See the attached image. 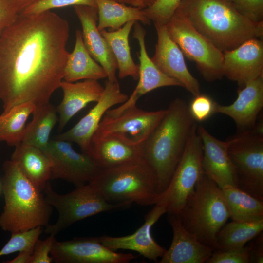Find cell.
<instances>
[{
    "label": "cell",
    "mask_w": 263,
    "mask_h": 263,
    "mask_svg": "<svg viewBox=\"0 0 263 263\" xmlns=\"http://www.w3.org/2000/svg\"><path fill=\"white\" fill-rule=\"evenodd\" d=\"M68 21L47 11L19 13L0 32V99L3 112L22 103L50 102L69 53Z\"/></svg>",
    "instance_id": "obj_1"
},
{
    "label": "cell",
    "mask_w": 263,
    "mask_h": 263,
    "mask_svg": "<svg viewBox=\"0 0 263 263\" xmlns=\"http://www.w3.org/2000/svg\"><path fill=\"white\" fill-rule=\"evenodd\" d=\"M196 125L186 101L176 98L142 144L143 158L157 178L160 195L167 188Z\"/></svg>",
    "instance_id": "obj_2"
},
{
    "label": "cell",
    "mask_w": 263,
    "mask_h": 263,
    "mask_svg": "<svg viewBox=\"0 0 263 263\" xmlns=\"http://www.w3.org/2000/svg\"><path fill=\"white\" fill-rule=\"evenodd\" d=\"M176 10L223 52L263 38V21L247 19L227 0H183Z\"/></svg>",
    "instance_id": "obj_3"
},
{
    "label": "cell",
    "mask_w": 263,
    "mask_h": 263,
    "mask_svg": "<svg viewBox=\"0 0 263 263\" xmlns=\"http://www.w3.org/2000/svg\"><path fill=\"white\" fill-rule=\"evenodd\" d=\"M3 170L2 190L5 205L0 215V227L12 233L48 225L52 207L42 191L11 160L3 163Z\"/></svg>",
    "instance_id": "obj_4"
},
{
    "label": "cell",
    "mask_w": 263,
    "mask_h": 263,
    "mask_svg": "<svg viewBox=\"0 0 263 263\" xmlns=\"http://www.w3.org/2000/svg\"><path fill=\"white\" fill-rule=\"evenodd\" d=\"M88 183L112 203L152 205L157 203L160 196L157 178L143 158L133 163L100 169Z\"/></svg>",
    "instance_id": "obj_5"
},
{
    "label": "cell",
    "mask_w": 263,
    "mask_h": 263,
    "mask_svg": "<svg viewBox=\"0 0 263 263\" xmlns=\"http://www.w3.org/2000/svg\"><path fill=\"white\" fill-rule=\"evenodd\" d=\"M178 215L188 231L214 250L217 234L230 218L221 188L204 172Z\"/></svg>",
    "instance_id": "obj_6"
},
{
    "label": "cell",
    "mask_w": 263,
    "mask_h": 263,
    "mask_svg": "<svg viewBox=\"0 0 263 263\" xmlns=\"http://www.w3.org/2000/svg\"><path fill=\"white\" fill-rule=\"evenodd\" d=\"M227 152L236 187L263 200V127L238 132L227 141Z\"/></svg>",
    "instance_id": "obj_7"
},
{
    "label": "cell",
    "mask_w": 263,
    "mask_h": 263,
    "mask_svg": "<svg viewBox=\"0 0 263 263\" xmlns=\"http://www.w3.org/2000/svg\"><path fill=\"white\" fill-rule=\"evenodd\" d=\"M47 202L58 212L56 222L46 226L45 232L56 235L78 221L98 213L130 206L115 204L106 200L91 183L76 186L72 191L59 194L49 182L43 190Z\"/></svg>",
    "instance_id": "obj_8"
},
{
    "label": "cell",
    "mask_w": 263,
    "mask_h": 263,
    "mask_svg": "<svg viewBox=\"0 0 263 263\" xmlns=\"http://www.w3.org/2000/svg\"><path fill=\"white\" fill-rule=\"evenodd\" d=\"M183 55L194 61L203 78L212 82L224 76L223 52L197 31L177 10L165 25Z\"/></svg>",
    "instance_id": "obj_9"
},
{
    "label": "cell",
    "mask_w": 263,
    "mask_h": 263,
    "mask_svg": "<svg viewBox=\"0 0 263 263\" xmlns=\"http://www.w3.org/2000/svg\"><path fill=\"white\" fill-rule=\"evenodd\" d=\"M197 127L192 130L167 188L160 195L157 203L166 205L167 213H179L203 173L202 143Z\"/></svg>",
    "instance_id": "obj_10"
},
{
    "label": "cell",
    "mask_w": 263,
    "mask_h": 263,
    "mask_svg": "<svg viewBox=\"0 0 263 263\" xmlns=\"http://www.w3.org/2000/svg\"><path fill=\"white\" fill-rule=\"evenodd\" d=\"M51 163L50 179H62L76 186L89 182L100 169L86 154L76 152L70 142L55 139L42 150Z\"/></svg>",
    "instance_id": "obj_11"
},
{
    "label": "cell",
    "mask_w": 263,
    "mask_h": 263,
    "mask_svg": "<svg viewBox=\"0 0 263 263\" xmlns=\"http://www.w3.org/2000/svg\"><path fill=\"white\" fill-rule=\"evenodd\" d=\"M166 109L146 111L132 106L115 117L104 115L94 134L111 133L134 144H142L158 124Z\"/></svg>",
    "instance_id": "obj_12"
},
{
    "label": "cell",
    "mask_w": 263,
    "mask_h": 263,
    "mask_svg": "<svg viewBox=\"0 0 263 263\" xmlns=\"http://www.w3.org/2000/svg\"><path fill=\"white\" fill-rule=\"evenodd\" d=\"M50 255L56 263H128L135 258L105 246L99 237H76L63 241L55 239Z\"/></svg>",
    "instance_id": "obj_13"
},
{
    "label": "cell",
    "mask_w": 263,
    "mask_h": 263,
    "mask_svg": "<svg viewBox=\"0 0 263 263\" xmlns=\"http://www.w3.org/2000/svg\"><path fill=\"white\" fill-rule=\"evenodd\" d=\"M104 87L101 97L88 113L55 139L75 143L82 153H87L91 138L107 111L115 105L124 103L129 97L121 92L118 81L113 82L107 79Z\"/></svg>",
    "instance_id": "obj_14"
},
{
    "label": "cell",
    "mask_w": 263,
    "mask_h": 263,
    "mask_svg": "<svg viewBox=\"0 0 263 263\" xmlns=\"http://www.w3.org/2000/svg\"><path fill=\"white\" fill-rule=\"evenodd\" d=\"M154 24L157 41L152 61L163 73L178 81L194 96L199 95V82L188 70L182 51L169 36L165 25Z\"/></svg>",
    "instance_id": "obj_15"
},
{
    "label": "cell",
    "mask_w": 263,
    "mask_h": 263,
    "mask_svg": "<svg viewBox=\"0 0 263 263\" xmlns=\"http://www.w3.org/2000/svg\"><path fill=\"white\" fill-rule=\"evenodd\" d=\"M224 76L242 88L248 82L263 76V42L248 39L236 48L223 52Z\"/></svg>",
    "instance_id": "obj_16"
},
{
    "label": "cell",
    "mask_w": 263,
    "mask_h": 263,
    "mask_svg": "<svg viewBox=\"0 0 263 263\" xmlns=\"http://www.w3.org/2000/svg\"><path fill=\"white\" fill-rule=\"evenodd\" d=\"M133 26V37L137 40L140 48L137 54L139 60V81L126 101L120 106L109 111V114L112 116H116L128 107L136 105L142 95L154 89L166 86L181 87L178 81L165 75L154 64L146 50V31L138 21L135 22Z\"/></svg>",
    "instance_id": "obj_17"
},
{
    "label": "cell",
    "mask_w": 263,
    "mask_h": 263,
    "mask_svg": "<svg viewBox=\"0 0 263 263\" xmlns=\"http://www.w3.org/2000/svg\"><path fill=\"white\" fill-rule=\"evenodd\" d=\"M166 213V205L158 203L146 215L143 225L133 233L121 237L103 235L99 237V240L103 245L112 250H133L149 260L156 261L163 256L166 249L154 240L151 231L153 225Z\"/></svg>",
    "instance_id": "obj_18"
},
{
    "label": "cell",
    "mask_w": 263,
    "mask_h": 263,
    "mask_svg": "<svg viewBox=\"0 0 263 263\" xmlns=\"http://www.w3.org/2000/svg\"><path fill=\"white\" fill-rule=\"evenodd\" d=\"M85 154L100 169L130 164L143 159L142 144L131 143L111 133L94 134Z\"/></svg>",
    "instance_id": "obj_19"
},
{
    "label": "cell",
    "mask_w": 263,
    "mask_h": 263,
    "mask_svg": "<svg viewBox=\"0 0 263 263\" xmlns=\"http://www.w3.org/2000/svg\"><path fill=\"white\" fill-rule=\"evenodd\" d=\"M263 107V76L247 82L238 91L235 101L229 105L215 102L214 113L231 117L238 132L253 129Z\"/></svg>",
    "instance_id": "obj_20"
},
{
    "label": "cell",
    "mask_w": 263,
    "mask_h": 263,
    "mask_svg": "<svg viewBox=\"0 0 263 263\" xmlns=\"http://www.w3.org/2000/svg\"><path fill=\"white\" fill-rule=\"evenodd\" d=\"M75 9L81 24L82 38L86 49L103 68L108 80L117 81L116 59L107 41L97 28V8L75 5Z\"/></svg>",
    "instance_id": "obj_21"
},
{
    "label": "cell",
    "mask_w": 263,
    "mask_h": 263,
    "mask_svg": "<svg viewBox=\"0 0 263 263\" xmlns=\"http://www.w3.org/2000/svg\"><path fill=\"white\" fill-rule=\"evenodd\" d=\"M203 148V172L221 188L227 186L236 187V177L227 152V141L220 140L202 126H197Z\"/></svg>",
    "instance_id": "obj_22"
},
{
    "label": "cell",
    "mask_w": 263,
    "mask_h": 263,
    "mask_svg": "<svg viewBox=\"0 0 263 263\" xmlns=\"http://www.w3.org/2000/svg\"><path fill=\"white\" fill-rule=\"evenodd\" d=\"M168 220L173 231L169 248L160 263H205L214 249L199 242L181 224L178 214L168 213Z\"/></svg>",
    "instance_id": "obj_23"
},
{
    "label": "cell",
    "mask_w": 263,
    "mask_h": 263,
    "mask_svg": "<svg viewBox=\"0 0 263 263\" xmlns=\"http://www.w3.org/2000/svg\"><path fill=\"white\" fill-rule=\"evenodd\" d=\"M63 98L56 107L59 114V130L69 121L91 102H96L101 97L104 87L97 80L85 79L74 82L62 80L60 84Z\"/></svg>",
    "instance_id": "obj_24"
},
{
    "label": "cell",
    "mask_w": 263,
    "mask_h": 263,
    "mask_svg": "<svg viewBox=\"0 0 263 263\" xmlns=\"http://www.w3.org/2000/svg\"><path fill=\"white\" fill-rule=\"evenodd\" d=\"M15 147L11 160L43 191L51 176V163L47 156L41 150L31 145L20 143Z\"/></svg>",
    "instance_id": "obj_25"
},
{
    "label": "cell",
    "mask_w": 263,
    "mask_h": 263,
    "mask_svg": "<svg viewBox=\"0 0 263 263\" xmlns=\"http://www.w3.org/2000/svg\"><path fill=\"white\" fill-rule=\"evenodd\" d=\"M73 51L69 53L63 79L71 82L80 80H99L107 77L103 68L90 55L83 42L82 32L76 30Z\"/></svg>",
    "instance_id": "obj_26"
},
{
    "label": "cell",
    "mask_w": 263,
    "mask_h": 263,
    "mask_svg": "<svg viewBox=\"0 0 263 263\" xmlns=\"http://www.w3.org/2000/svg\"><path fill=\"white\" fill-rule=\"evenodd\" d=\"M96 5L99 31L106 28L115 31L131 21L144 24H150L151 21L144 10L137 7L127 6L114 0H96Z\"/></svg>",
    "instance_id": "obj_27"
},
{
    "label": "cell",
    "mask_w": 263,
    "mask_h": 263,
    "mask_svg": "<svg viewBox=\"0 0 263 263\" xmlns=\"http://www.w3.org/2000/svg\"><path fill=\"white\" fill-rule=\"evenodd\" d=\"M135 22L129 21L115 31H100L115 56L120 79L129 76L134 80L139 78V66L132 59L129 42V36Z\"/></svg>",
    "instance_id": "obj_28"
},
{
    "label": "cell",
    "mask_w": 263,
    "mask_h": 263,
    "mask_svg": "<svg viewBox=\"0 0 263 263\" xmlns=\"http://www.w3.org/2000/svg\"><path fill=\"white\" fill-rule=\"evenodd\" d=\"M56 108L50 102L36 106L31 121L25 126L21 143L42 150L47 146L50 133L58 121Z\"/></svg>",
    "instance_id": "obj_29"
},
{
    "label": "cell",
    "mask_w": 263,
    "mask_h": 263,
    "mask_svg": "<svg viewBox=\"0 0 263 263\" xmlns=\"http://www.w3.org/2000/svg\"><path fill=\"white\" fill-rule=\"evenodd\" d=\"M263 230V218L249 221H233L225 224L216 238V250L238 249Z\"/></svg>",
    "instance_id": "obj_30"
},
{
    "label": "cell",
    "mask_w": 263,
    "mask_h": 263,
    "mask_svg": "<svg viewBox=\"0 0 263 263\" xmlns=\"http://www.w3.org/2000/svg\"><path fill=\"white\" fill-rule=\"evenodd\" d=\"M233 221H249L263 218V200L233 186L221 188Z\"/></svg>",
    "instance_id": "obj_31"
},
{
    "label": "cell",
    "mask_w": 263,
    "mask_h": 263,
    "mask_svg": "<svg viewBox=\"0 0 263 263\" xmlns=\"http://www.w3.org/2000/svg\"><path fill=\"white\" fill-rule=\"evenodd\" d=\"M36 106L27 102L14 106L0 115V139L9 146H16L21 142L26 122Z\"/></svg>",
    "instance_id": "obj_32"
},
{
    "label": "cell",
    "mask_w": 263,
    "mask_h": 263,
    "mask_svg": "<svg viewBox=\"0 0 263 263\" xmlns=\"http://www.w3.org/2000/svg\"><path fill=\"white\" fill-rule=\"evenodd\" d=\"M42 232V227L11 233L7 243L0 250V257L16 252L33 251L34 245Z\"/></svg>",
    "instance_id": "obj_33"
},
{
    "label": "cell",
    "mask_w": 263,
    "mask_h": 263,
    "mask_svg": "<svg viewBox=\"0 0 263 263\" xmlns=\"http://www.w3.org/2000/svg\"><path fill=\"white\" fill-rule=\"evenodd\" d=\"M183 0H155L144 10L146 17L153 23L166 25Z\"/></svg>",
    "instance_id": "obj_34"
},
{
    "label": "cell",
    "mask_w": 263,
    "mask_h": 263,
    "mask_svg": "<svg viewBox=\"0 0 263 263\" xmlns=\"http://www.w3.org/2000/svg\"><path fill=\"white\" fill-rule=\"evenodd\" d=\"M71 5H84L96 8V0H40L28 7L20 13L37 14L51 9Z\"/></svg>",
    "instance_id": "obj_35"
},
{
    "label": "cell",
    "mask_w": 263,
    "mask_h": 263,
    "mask_svg": "<svg viewBox=\"0 0 263 263\" xmlns=\"http://www.w3.org/2000/svg\"><path fill=\"white\" fill-rule=\"evenodd\" d=\"M206 263H250L248 247L226 251L215 250Z\"/></svg>",
    "instance_id": "obj_36"
},
{
    "label": "cell",
    "mask_w": 263,
    "mask_h": 263,
    "mask_svg": "<svg viewBox=\"0 0 263 263\" xmlns=\"http://www.w3.org/2000/svg\"><path fill=\"white\" fill-rule=\"evenodd\" d=\"M215 102L208 96L200 94L188 106L189 112L195 121H205L214 113Z\"/></svg>",
    "instance_id": "obj_37"
},
{
    "label": "cell",
    "mask_w": 263,
    "mask_h": 263,
    "mask_svg": "<svg viewBox=\"0 0 263 263\" xmlns=\"http://www.w3.org/2000/svg\"><path fill=\"white\" fill-rule=\"evenodd\" d=\"M244 17L250 20L263 21V0H227Z\"/></svg>",
    "instance_id": "obj_38"
},
{
    "label": "cell",
    "mask_w": 263,
    "mask_h": 263,
    "mask_svg": "<svg viewBox=\"0 0 263 263\" xmlns=\"http://www.w3.org/2000/svg\"><path fill=\"white\" fill-rule=\"evenodd\" d=\"M55 236L51 234L44 240L38 239L37 241L29 263H51L53 262L50 255L56 239Z\"/></svg>",
    "instance_id": "obj_39"
},
{
    "label": "cell",
    "mask_w": 263,
    "mask_h": 263,
    "mask_svg": "<svg viewBox=\"0 0 263 263\" xmlns=\"http://www.w3.org/2000/svg\"><path fill=\"white\" fill-rule=\"evenodd\" d=\"M249 248L250 263H263V231L250 241Z\"/></svg>",
    "instance_id": "obj_40"
},
{
    "label": "cell",
    "mask_w": 263,
    "mask_h": 263,
    "mask_svg": "<svg viewBox=\"0 0 263 263\" xmlns=\"http://www.w3.org/2000/svg\"><path fill=\"white\" fill-rule=\"evenodd\" d=\"M18 14L6 0H0V32L10 25Z\"/></svg>",
    "instance_id": "obj_41"
},
{
    "label": "cell",
    "mask_w": 263,
    "mask_h": 263,
    "mask_svg": "<svg viewBox=\"0 0 263 263\" xmlns=\"http://www.w3.org/2000/svg\"><path fill=\"white\" fill-rule=\"evenodd\" d=\"M33 251H22L13 259L6 261L5 263H29Z\"/></svg>",
    "instance_id": "obj_42"
},
{
    "label": "cell",
    "mask_w": 263,
    "mask_h": 263,
    "mask_svg": "<svg viewBox=\"0 0 263 263\" xmlns=\"http://www.w3.org/2000/svg\"><path fill=\"white\" fill-rule=\"evenodd\" d=\"M2 190V186L0 184V193L1 192V190Z\"/></svg>",
    "instance_id": "obj_43"
},
{
    "label": "cell",
    "mask_w": 263,
    "mask_h": 263,
    "mask_svg": "<svg viewBox=\"0 0 263 263\" xmlns=\"http://www.w3.org/2000/svg\"><path fill=\"white\" fill-rule=\"evenodd\" d=\"M1 141L0 139V142Z\"/></svg>",
    "instance_id": "obj_44"
}]
</instances>
